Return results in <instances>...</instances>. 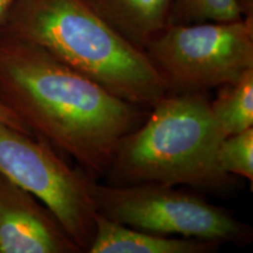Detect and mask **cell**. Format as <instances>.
<instances>
[{"label": "cell", "instance_id": "6da1fadb", "mask_svg": "<svg viewBox=\"0 0 253 253\" xmlns=\"http://www.w3.org/2000/svg\"><path fill=\"white\" fill-rule=\"evenodd\" d=\"M0 101L90 178L149 109L115 96L42 47L0 32Z\"/></svg>", "mask_w": 253, "mask_h": 253}, {"label": "cell", "instance_id": "7a4b0ae2", "mask_svg": "<svg viewBox=\"0 0 253 253\" xmlns=\"http://www.w3.org/2000/svg\"><path fill=\"white\" fill-rule=\"evenodd\" d=\"M0 32L42 47L109 93L143 108L167 94L144 50L84 0H15Z\"/></svg>", "mask_w": 253, "mask_h": 253}, {"label": "cell", "instance_id": "3957f363", "mask_svg": "<svg viewBox=\"0 0 253 253\" xmlns=\"http://www.w3.org/2000/svg\"><path fill=\"white\" fill-rule=\"evenodd\" d=\"M223 138L207 93L166 94L120 141L104 183H161L229 192L236 179L218 162Z\"/></svg>", "mask_w": 253, "mask_h": 253}, {"label": "cell", "instance_id": "277c9868", "mask_svg": "<svg viewBox=\"0 0 253 253\" xmlns=\"http://www.w3.org/2000/svg\"><path fill=\"white\" fill-rule=\"evenodd\" d=\"M96 212L132 229L162 236H181L243 245L252 227L230 210L194 192L161 183L112 185L91 182Z\"/></svg>", "mask_w": 253, "mask_h": 253}, {"label": "cell", "instance_id": "5b68a950", "mask_svg": "<svg viewBox=\"0 0 253 253\" xmlns=\"http://www.w3.org/2000/svg\"><path fill=\"white\" fill-rule=\"evenodd\" d=\"M144 52L167 94L208 93L253 68V30L242 19L170 24Z\"/></svg>", "mask_w": 253, "mask_h": 253}, {"label": "cell", "instance_id": "8992f818", "mask_svg": "<svg viewBox=\"0 0 253 253\" xmlns=\"http://www.w3.org/2000/svg\"><path fill=\"white\" fill-rule=\"evenodd\" d=\"M0 173L39 199L75 244L87 252L95 233L94 181L73 167L45 138L0 121Z\"/></svg>", "mask_w": 253, "mask_h": 253}, {"label": "cell", "instance_id": "52a82bcc", "mask_svg": "<svg viewBox=\"0 0 253 253\" xmlns=\"http://www.w3.org/2000/svg\"><path fill=\"white\" fill-rule=\"evenodd\" d=\"M54 213L0 173V253H81Z\"/></svg>", "mask_w": 253, "mask_h": 253}, {"label": "cell", "instance_id": "ba28073f", "mask_svg": "<svg viewBox=\"0 0 253 253\" xmlns=\"http://www.w3.org/2000/svg\"><path fill=\"white\" fill-rule=\"evenodd\" d=\"M220 243L189 237L155 235L132 229L102 214L95 216V233L88 253H212Z\"/></svg>", "mask_w": 253, "mask_h": 253}, {"label": "cell", "instance_id": "9c48e42d", "mask_svg": "<svg viewBox=\"0 0 253 253\" xmlns=\"http://www.w3.org/2000/svg\"><path fill=\"white\" fill-rule=\"evenodd\" d=\"M120 36L144 50L170 25L173 0H84Z\"/></svg>", "mask_w": 253, "mask_h": 253}, {"label": "cell", "instance_id": "30bf717a", "mask_svg": "<svg viewBox=\"0 0 253 253\" xmlns=\"http://www.w3.org/2000/svg\"><path fill=\"white\" fill-rule=\"evenodd\" d=\"M210 107L224 137L253 126V68L233 84L218 87Z\"/></svg>", "mask_w": 253, "mask_h": 253}, {"label": "cell", "instance_id": "8fae6325", "mask_svg": "<svg viewBox=\"0 0 253 253\" xmlns=\"http://www.w3.org/2000/svg\"><path fill=\"white\" fill-rule=\"evenodd\" d=\"M237 0H173L170 24L240 20Z\"/></svg>", "mask_w": 253, "mask_h": 253}, {"label": "cell", "instance_id": "7c38bea8", "mask_svg": "<svg viewBox=\"0 0 253 253\" xmlns=\"http://www.w3.org/2000/svg\"><path fill=\"white\" fill-rule=\"evenodd\" d=\"M218 162L225 172L253 182V126L223 138Z\"/></svg>", "mask_w": 253, "mask_h": 253}, {"label": "cell", "instance_id": "4fadbf2b", "mask_svg": "<svg viewBox=\"0 0 253 253\" xmlns=\"http://www.w3.org/2000/svg\"><path fill=\"white\" fill-rule=\"evenodd\" d=\"M0 121L6 123V125L11 126L12 128L17 129V130L26 132V134H30V135H36L33 134V131H32L31 129L28 128V126L25 125V123L21 121V120L19 119L13 112H12L11 109H8L7 107L1 102V101H0Z\"/></svg>", "mask_w": 253, "mask_h": 253}, {"label": "cell", "instance_id": "5bb4252c", "mask_svg": "<svg viewBox=\"0 0 253 253\" xmlns=\"http://www.w3.org/2000/svg\"><path fill=\"white\" fill-rule=\"evenodd\" d=\"M242 20L246 26L253 30V0H237Z\"/></svg>", "mask_w": 253, "mask_h": 253}, {"label": "cell", "instance_id": "9a60e30c", "mask_svg": "<svg viewBox=\"0 0 253 253\" xmlns=\"http://www.w3.org/2000/svg\"><path fill=\"white\" fill-rule=\"evenodd\" d=\"M15 2V0H0V30L5 23V19L7 17L8 12L11 11L12 6Z\"/></svg>", "mask_w": 253, "mask_h": 253}]
</instances>
